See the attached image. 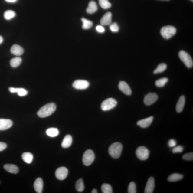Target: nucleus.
I'll return each instance as SVG.
<instances>
[{
  "instance_id": "obj_1",
  "label": "nucleus",
  "mask_w": 193,
  "mask_h": 193,
  "mask_svg": "<svg viewBox=\"0 0 193 193\" xmlns=\"http://www.w3.org/2000/svg\"><path fill=\"white\" fill-rule=\"evenodd\" d=\"M56 109V104L54 103L47 104L43 106L37 112V115L41 118H45L52 115Z\"/></svg>"
},
{
  "instance_id": "obj_2",
  "label": "nucleus",
  "mask_w": 193,
  "mask_h": 193,
  "mask_svg": "<svg viewBox=\"0 0 193 193\" xmlns=\"http://www.w3.org/2000/svg\"><path fill=\"white\" fill-rule=\"evenodd\" d=\"M123 149V145L121 143L115 142L110 146L108 152L112 158L118 159L121 156Z\"/></svg>"
},
{
  "instance_id": "obj_3",
  "label": "nucleus",
  "mask_w": 193,
  "mask_h": 193,
  "mask_svg": "<svg viewBox=\"0 0 193 193\" xmlns=\"http://www.w3.org/2000/svg\"><path fill=\"white\" fill-rule=\"evenodd\" d=\"M176 29L171 25L163 27L161 29V34L163 38L169 39L176 34Z\"/></svg>"
},
{
  "instance_id": "obj_4",
  "label": "nucleus",
  "mask_w": 193,
  "mask_h": 193,
  "mask_svg": "<svg viewBox=\"0 0 193 193\" xmlns=\"http://www.w3.org/2000/svg\"><path fill=\"white\" fill-rule=\"evenodd\" d=\"M178 56L180 60L184 63L187 67H192L193 66L192 59L188 53L184 51H181L179 52Z\"/></svg>"
},
{
  "instance_id": "obj_5",
  "label": "nucleus",
  "mask_w": 193,
  "mask_h": 193,
  "mask_svg": "<svg viewBox=\"0 0 193 193\" xmlns=\"http://www.w3.org/2000/svg\"><path fill=\"white\" fill-rule=\"evenodd\" d=\"M94 159L95 155L93 152L90 149H88L85 152L83 156V162L85 166H89L93 162Z\"/></svg>"
},
{
  "instance_id": "obj_6",
  "label": "nucleus",
  "mask_w": 193,
  "mask_h": 193,
  "mask_svg": "<svg viewBox=\"0 0 193 193\" xmlns=\"http://www.w3.org/2000/svg\"><path fill=\"white\" fill-rule=\"evenodd\" d=\"M117 104V100L113 98H108L102 102L101 109L103 111H107L115 108Z\"/></svg>"
},
{
  "instance_id": "obj_7",
  "label": "nucleus",
  "mask_w": 193,
  "mask_h": 193,
  "mask_svg": "<svg viewBox=\"0 0 193 193\" xmlns=\"http://www.w3.org/2000/svg\"><path fill=\"white\" fill-rule=\"evenodd\" d=\"M149 153L148 149L143 146L138 148L136 152L137 157L141 160H146L149 158Z\"/></svg>"
},
{
  "instance_id": "obj_8",
  "label": "nucleus",
  "mask_w": 193,
  "mask_h": 193,
  "mask_svg": "<svg viewBox=\"0 0 193 193\" xmlns=\"http://www.w3.org/2000/svg\"><path fill=\"white\" fill-rule=\"evenodd\" d=\"M89 82L86 80H75L73 83V87L77 90H85L89 87Z\"/></svg>"
},
{
  "instance_id": "obj_9",
  "label": "nucleus",
  "mask_w": 193,
  "mask_h": 193,
  "mask_svg": "<svg viewBox=\"0 0 193 193\" xmlns=\"http://www.w3.org/2000/svg\"><path fill=\"white\" fill-rule=\"evenodd\" d=\"M158 97L155 93H149L145 96L144 102L145 105L150 106L156 102L158 100Z\"/></svg>"
},
{
  "instance_id": "obj_10",
  "label": "nucleus",
  "mask_w": 193,
  "mask_h": 193,
  "mask_svg": "<svg viewBox=\"0 0 193 193\" xmlns=\"http://www.w3.org/2000/svg\"><path fill=\"white\" fill-rule=\"evenodd\" d=\"M55 175L57 178L59 180H64L68 175V170L66 167H59L56 171Z\"/></svg>"
},
{
  "instance_id": "obj_11",
  "label": "nucleus",
  "mask_w": 193,
  "mask_h": 193,
  "mask_svg": "<svg viewBox=\"0 0 193 193\" xmlns=\"http://www.w3.org/2000/svg\"><path fill=\"white\" fill-rule=\"evenodd\" d=\"M119 90L126 95L129 96L132 94V90L130 87L125 82H120L119 84Z\"/></svg>"
},
{
  "instance_id": "obj_12",
  "label": "nucleus",
  "mask_w": 193,
  "mask_h": 193,
  "mask_svg": "<svg viewBox=\"0 0 193 193\" xmlns=\"http://www.w3.org/2000/svg\"><path fill=\"white\" fill-rule=\"evenodd\" d=\"M13 124V122L10 119H0V130L4 131L9 129Z\"/></svg>"
},
{
  "instance_id": "obj_13",
  "label": "nucleus",
  "mask_w": 193,
  "mask_h": 193,
  "mask_svg": "<svg viewBox=\"0 0 193 193\" xmlns=\"http://www.w3.org/2000/svg\"><path fill=\"white\" fill-rule=\"evenodd\" d=\"M155 188V180L153 177H150L148 180L146 186L145 193H152Z\"/></svg>"
},
{
  "instance_id": "obj_14",
  "label": "nucleus",
  "mask_w": 193,
  "mask_h": 193,
  "mask_svg": "<svg viewBox=\"0 0 193 193\" xmlns=\"http://www.w3.org/2000/svg\"><path fill=\"white\" fill-rule=\"evenodd\" d=\"M153 119V117L151 116L146 119L139 120L137 122V125L142 128H147L151 125Z\"/></svg>"
},
{
  "instance_id": "obj_15",
  "label": "nucleus",
  "mask_w": 193,
  "mask_h": 193,
  "mask_svg": "<svg viewBox=\"0 0 193 193\" xmlns=\"http://www.w3.org/2000/svg\"><path fill=\"white\" fill-rule=\"evenodd\" d=\"M112 13L108 12L104 15L100 19V24L103 25H107L111 24L112 22Z\"/></svg>"
},
{
  "instance_id": "obj_16",
  "label": "nucleus",
  "mask_w": 193,
  "mask_h": 193,
  "mask_svg": "<svg viewBox=\"0 0 193 193\" xmlns=\"http://www.w3.org/2000/svg\"><path fill=\"white\" fill-rule=\"evenodd\" d=\"M43 187V182L42 179L39 178L35 180L34 184V190L37 193L42 192Z\"/></svg>"
},
{
  "instance_id": "obj_17",
  "label": "nucleus",
  "mask_w": 193,
  "mask_h": 193,
  "mask_svg": "<svg viewBox=\"0 0 193 193\" xmlns=\"http://www.w3.org/2000/svg\"><path fill=\"white\" fill-rule=\"evenodd\" d=\"M11 52L12 54L17 56H20L23 54L24 50L21 46L17 44L13 45L11 47Z\"/></svg>"
},
{
  "instance_id": "obj_18",
  "label": "nucleus",
  "mask_w": 193,
  "mask_h": 193,
  "mask_svg": "<svg viewBox=\"0 0 193 193\" xmlns=\"http://www.w3.org/2000/svg\"><path fill=\"white\" fill-rule=\"evenodd\" d=\"M185 103V98L184 96L180 97L178 100L176 106V110L178 113L182 112L184 109Z\"/></svg>"
},
{
  "instance_id": "obj_19",
  "label": "nucleus",
  "mask_w": 193,
  "mask_h": 193,
  "mask_svg": "<svg viewBox=\"0 0 193 193\" xmlns=\"http://www.w3.org/2000/svg\"><path fill=\"white\" fill-rule=\"evenodd\" d=\"M4 168L7 172L11 174H16L19 171L18 167L13 164H5L4 165Z\"/></svg>"
},
{
  "instance_id": "obj_20",
  "label": "nucleus",
  "mask_w": 193,
  "mask_h": 193,
  "mask_svg": "<svg viewBox=\"0 0 193 193\" xmlns=\"http://www.w3.org/2000/svg\"><path fill=\"white\" fill-rule=\"evenodd\" d=\"M9 90L12 93L17 92L18 95L21 97L25 96L28 94L27 90L23 88H15L10 87L9 88Z\"/></svg>"
},
{
  "instance_id": "obj_21",
  "label": "nucleus",
  "mask_w": 193,
  "mask_h": 193,
  "mask_svg": "<svg viewBox=\"0 0 193 193\" xmlns=\"http://www.w3.org/2000/svg\"><path fill=\"white\" fill-rule=\"evenodd\" d=\"M72 143V138L71 136L70 135H67L63 139L61 146L64 148H67L71 145Z\"/></svg>"
},
{
  "instance_id": "obj_22",
  "label": "nucleus",
  "mask_w": 193,
  "mask_h": 193,
  "mask_svg": "<svg viewBox=\"0 0 193 193\" xmlns=\"http://www.w3.org/2000/svg\"><path fill=\"white\" fill-rule=\"evenodd\" d=\"M97 10V6L96 2L94 1L90 2L86 9L87 12L89 14H93L96 12Z\"/></svg>"
},
{
  "instance_id": "obj_23",
  "label": "nucleus",
  "mask_w": 193,
  "mask_h": 193,
  "mask_svg": "<svg viewBox=\"0 0 193 193\" xmlns=\"http://www.w3.org/2000/svg\"><path fill=\"white\" fill-rule=\"evenodd\" d=\"M183 178V176L182 175L177 174V173H175V174L170 175L168 177L167 180L169 182H174L182 180Z\"/></svg>"
},
{
  "instance_id": "obj_24",
  "label": "nucleus",
  "mask_w": 193,
  "mask_h": 193,
  "mask_svg": "<svg viewBox=\"0 0 193 193\" xmlns=\"http://www.w3.org/2000/svg\"><path fill=\"white\" fill-rule=\"evenodd\" d=\"M22 158L24 162L28 164H30L32 162L33 156V155L30 152H25L22 155Z\"/></svg>"
},
{
  "instance_id": "obj_25",
  "label": "nucleus",
  "mask_w": 193,
  "mask_h": 193,
  "mask_svg": "<svg viewBox=\"0 0 193 193\" xmlns=\"http://www.w3.org/2000/svg\"><path fill=\"white\" fill-rule=\"evenodd\" d=\"M46 132L49 136L54 137L58 135L59 131L57 128H51L47 130Z\"/></svg>"
},
{
  "instance_id": "obj_26",
  "label": "nucleus",
  "mask_w": 193,
  "mask_h": 193,
  "mask_svg": "<svg viewBox=\"0 0 193 193\" xmlns=\"http://www.w3.org/2000/svg\"><path fill=\"white\" fill-rule=\"evenodd\" d=\"M75 188L77 191L79 192L83 191L84 186L83 180L82 178L79 179L77 181L75 184Z\"/></svg>"
},
{
  "instance_id": "obj_27",
  "label": "nucleus",
  "mask_w": 193,
  "mask_h": 193,
  "mask_svg": "<svg viewBox=\"0 0 193 193\" xmlns=\"http://www.w3.org/2000/svg\"><path fill=\"white\" fill-rule=\"evenodd\" d=\"M22 60L19 57H16L11 59L10 61V64L13 68H16L19 66L21 64Z\"/></svg>"
},
{
  "instance_id": "obj_28",
  "label": "nucleus",
  "mask_w": 193,
  "mask_h": 193,
  "mask_svg": "<svg viewBox=\"0 0 193 193\" xmlns=\"http://www.w3.org/2000/svg\"><path fill=\"white\" fill-rule=\"evenodd\" d=\"M167 67V66L166 64L162 63L159 65L157 68L153 71V73L156 74L164 72L166 70Z\"/></svg>"
},
{
  "instance_id": "obj_29",
  "label": "nucleus",
  "mask_w": 193,
  "mask_h": 193,
  "mask_svg": "<svg viewBox=\"0 0 193 193\" xmlns=\"http://www.w3.org/2000/svg\"><path fill=\"white\" fill-rule=\"evenodd\" d=\"M83 22L82 28L84 29H89L93 25L92 21L84 18L81 19Z\"/></svg>"
},
{
  "instance_id": "obj_30",
  "label": "nucleus",
  "mask_w": 193,
  "mask_h": 193,
  "mask_svg": "<svg viewBox=\"0 0 193 193\" xmlns=\"http://www.w3.org/2000/svg\"><path fill=\"white\" fill-rule=\"evenodd\" d=\"M168 81V79L167 78H161L155 81V85L159 87H162L165 86Z\"/></svg>"
},
{
  "instance_id": "obj_31",
  "label": "nucleus",
  "mask_w": 193,
  "mask_h": 193,
  "mask_svg": "<svg viewBox=\"0 0 193 193\" xmlns=\"http://www.w3.org/2000/svg\"><path fill=\"white\" fill-rule=\"evenodd\" d=\"M16 14L14 11L12 10L6 11L4 14V17L5 19L8 20L13 18L15 16Z\"/></svg>"
},
{
  "instance_id": "obj_32",
  "label": "nucleus",
  "mask_w": 193,
  "mask_h": 193,
  "mask_svg": "<svg viewBox=\"0 0 193 193\" xmlns=\"http://www.w3.org/2000/svg\"><path fill=\"white\" fill-rule=\"evenodd\" d=\"M100 6L103 9H108L111 7V4L108 0H99Z\"/></svg>"
},
{
  "instance_id": "obj_33",
  "label": "nucleus",
  "mask_w": 193,
  "mask_h": 193,
  "mask_svg": "<svg viewBox=\"0 0 193 193\" xmlns=\"http://www.w3.org/2000/svg\"><path fill=\"white\" fill-rule=\"evenodd\" d=\"M101 190L103 193H112V188L111 185L104 184L101 186Z\"/></svg>"
},
{
  "instance_id": "obj_34",
  "label": "nucleus",
  "mask_w": 193,
  "mask_h": 193,
  "mask_svg": "<svg viewBox=\"0 0 193 193\" xmlns=\"http://www.w3.org/2000/svg\"><path fill=\"white\" fill-rule=\"evenodd\" d=\"M128 192L129 193H136L137 192L136 188L135 182L130 183L128 187Z\"/></svg>"
},
{
  "instance_id": "obj_35",
  "label": "nucleus",
  "mask_w": 193,
  "mask_h": 193,
  "mask_svg": "<svg viewBox=\"0 0 193 193\" xmlns=\"http://www.w3.org/2000/svg\"><path fill=\"white\" fill-rule=\"evenodd\" d=\"M110 28L113 32H117L119 30V27L116 23H113L110 25Z\"/></svg>"
},
{
  "instance_id": "obj_36",
  "label": "nucleus",
  "mask_w": 193,
  "mask_h": 193,
  "mask_svg": "<svg viewBox=\"0 0 193 193\" xmlns=\"http://www.w3.org/2000/svg\"><path fill=\"white\" fill-rule=\"evenodd\" d=\"M183 159L187 161H192L193 159V153L190 152L186 153L182 157Z\"/></svg>"
},
{
  "instance_id": "obj_37",
  "label": "nucleus",
  "mask_w": 193,
  "mask_h": 193,
  "mask_svg": "<svg viewBox=\"0 0 193 193\" xmlns=\"http://www.w3.org/2000/svg\"><path fill=\"white\" fill-rule=\"evenodd\" d=\"M184 150V148L181 146H178L175 147L173 149L172 152L173 153H181Z\"/></svg>"
},
{
  "instance_id": "obj_38",
  "label": "nucleus",
  "mask_w": 193,
  "mask_h": 193,
  "mask_svg": "<svg viewBox=\"0 0 193 193\" xmlns=\"http://www.w3.org/2000/svg\"><path fill=\"white\" fill-rule=\"evenodd\" d=\"M176 142L174 139H171L168 142V146L170 147H174L176 145Z\"/></svg>"
},
{
  "instance_id": "obj_39",
  "label": "nucleus",
  "mask_w": 193,
  "mask_h": 193,
  "mask_svg": "<svg viewBox=\"0 0 193 193\" xmlns=\"http://www.w3.org/2000/svg\"><path fill=\"white\" fill-rule=\"evenodd\" d=\"M96 29L97 31L100 33H103L105 31V29H104L103 27L101 26V25H98V26L96 27Z\"/></svg>"
},
{
  "instance_id": "obj_40",
  "label": "nucleus",
  "mask_w": 193,
  "mask_h": 193,
  "mask_svg": "<svg viewBox=\"0 0 193 193\" xmlns=\"http://www.w3.org/2000/svg\"><path fill=\"white\" fill-rule=\"evenodd\" d=\"M7 147V145L5 143L0 142V152L3 151Z\"/></svg>"
},
{
  "instance_id": "obj_41",
  "label": "nucleus",
  "mask_w": 193,
  "mask_h": 193,
  "mask_svg": "<svg viewBox=\"0 0 193 193\" xmlns=\"http://www.w3.org/2000/svg\"><path fill=\"white\" fill-rule=\"evenodd\" d=\"M5 1L8 2L15 3L17 1V0H5Z\"/></svg>"
},
{
  "instance_id": "obj_42",
  "label": "nucleus",
  "mask_w": 193,
  "mask_h": 193,
  "mask_svg": "<svg viewBox=\"0 0 193 193\" xmlns=\"http://www.w3.org/2000/svg\"><path fill=\"white\" fill-rule=\"evenodd\" d=\"M3 39L2 37L0 35V44H1V43H2V42H3Z\"/></svg>"
},
{
  "instance_id": "obj_43",
  "label": "nucleus",
  "mask_w": 193,
  "mask_h": 193,
  "mask_svg": "<svg viewBox=\"0 0 193 193\" xmlns=\"http://www.w3.org/2000/svg\"><path fill=\"white\" fill-rule=\"evenodd\" d=\"M92 193H98L97 190L96 189H94L92 191Z\"/></svg>"
},
{
  "instance_id": "obj_44",
  "label": "nucleus",
  "mask_w": 193,
  "mask_h": 193,
  "mask_svg": "<svg viewBox=\"0 0 193 193\" xmlns=\"http://www.w3.org/2000/svg\"><path fill=\"white\" fill-rule=\"evenodd\" d=\"M162 1H170V0H162Z\"/></svg>"
},
{
  "instance_id": "obj_45",
  "label": "nucleus",
  "mask_w": 193,
  "mask_h": 193,
  "mask_svg": "<svg viewBox=\"0 0 193 193\" xmlns=\"http://www.w3.org/2000/svg\"><path fill=\"white\" fill-rule=\"evenodd\" d=\"M190 1H191L192 2H193V0H190Z\"/></svg>"
},
{
  "instance_id": "obj_46",
  "label": "nucleus",
  "mask_w": 193,
  "mask_h": 193,
  "mask_svg": "<svg viewBox=\"0 0 193 193\" xmlns=\"http://www.w3.org/2000/svg\"><path fill=\"white\" fill-rule=\"evenodd\" d=\"M1 181H0V184H1Z\"/></svg>"
}]
</instances>
